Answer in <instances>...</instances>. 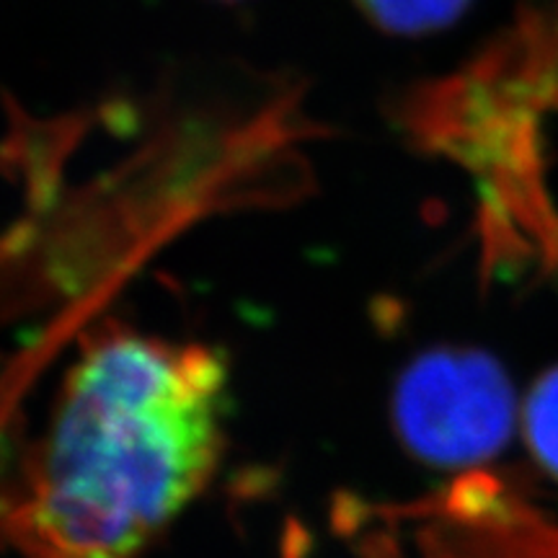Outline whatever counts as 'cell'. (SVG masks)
<instances>
[{
  "label": "cell",
  "instance_id": "3957f363",
  "mask_svg": "<svg viewBox=\"0 0 558 558\" xmlns=\"http://www.w3.org/2000/svg\"><path fill=\"white\" fill-rule=\"evenodd\" d=\"M450 501L452 538L432 541L437 558H558V527L505 499L507 494L463 492Z\"/></svg>",
  "mask_w": 558,
  "mask_h": 558
},
{
  "label": "cell",
  "instance_id": "6da1fadb",
  "mask_svg": "<svg viewBox=\"0 0 558 558\" xmlns=\"http://www.w3.org/2000/svg\"><path fill=\"white\" fill-rule=\"evenodd\" d=\"M228 367L202 344L107 331L70 367L11 533L24 558H143L226 450Z\"/></svg>",
  "mask_w": 558,
  "mask_h": 558
},
{
  "label": "cell",
  "instance_id": "277c9868",
  "mask_svg": "<svg viewBox=\"0 0 558 558\" xmlns=\"http://www.w3.org/2000/svg\"><path fill=\"white\" fill-rule=\"evenodd\" d=\"M375 26L399 37L439 32L463 16L471 0H354Z\"/></svg>",
  "mask_w": 558,
  "mask_h": 558
},
{
  "label": "cell",
  "instance_id": "5b68a950",
  "mask_svg": "<svg viewBox=\"0 0 558 558\" xmlns=\"http://www.w3.org/2000/svg\"><path fill=\"white\" fill-rule=\"evenodd\" d=\"M525 435L543 469L558 478V367L543 375L530 393Z\"/></svg>",
  "mask_w": 558,
  "mask_h": 558
},
{
  "label": "cell",
  "instance_id": "7a4b0ae2",
  "mask_svg": "<svg viewBox=\"0 0 558 558\" xmlns=\"http://www.w3.org/2000/svg\"><path fill=\"white\" fill-rule=\"evenodd\" d=\"M396 435L437 469L497 456L514 427V390L494 357L476 349H432L403 367L393 388Z\"/></svg>",
  "mask_w": 558,
  "mask_h": 558
}]
</instances>
